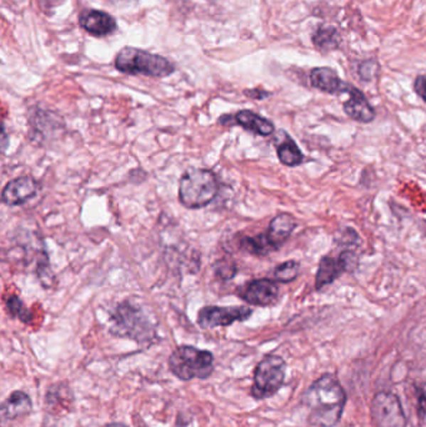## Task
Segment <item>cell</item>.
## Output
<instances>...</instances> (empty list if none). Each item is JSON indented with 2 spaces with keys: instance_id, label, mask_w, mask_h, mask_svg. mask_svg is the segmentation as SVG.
Returning <instances> with one entry per match:
<instances>
[{
  "instance_id": "52a82bcc",
  "label": "cell",
  "mask_w": 426,
  "mask_h": 427,
  "mask_svg": "<svg viewBox=\"0 0 426 427\" xmlns=\"http://www.w3.org/2000/svg\"><path fill=\"white\" fill-rule=\"evenodd\" d=\"M371 416L378 427H405V412L395 394L378 392L371 402Z\"/></svg>"
},
{
  "instance_id": "30bf717a",
  "label": "cell",
  "mask_w": 426,
  "mask_h": 427,
  "mask_svg": "<svg viewBox=\"0 0 426 427\" xmlns=\"http://www.w3.org/2000/svg\"><path fill=\"white\" fill-rule=\"evenodd\" d=\"M39 184L33 176L24 175L16 178L6 184L1 193V201L8 206H18L26 204L31 198L36 195Z\"/></svg>"
},
{
  "instance_id": "e0dca14e",
  "label": "cell",
  "mask_w": 426,
  "mask_h": 427,
  "mask_svg": "<svg viewBox=\"0 0 426 427\" xmlns=\"http://www.w3.org/2000/svg\"><path fill=\"white\" fill-rule=\"evenodd\" d=\"M343 271H345V265L341 261V259L329 258V256L324 258L319 265L318 274L315 279L316 288L320 290L324 286L330 285Z\"/></svg>"
},
{
  "instance_id": "7a4b0ae2",
  "label": "cell",
  "mask_w": 426,
  "mask_h": 427,
  "mask_svg": "<svg viewBox=\"0 0 426 427\" xmlns=\"http://www.w3.org/2000/svg\"><path fill=\"white\" fill-rule=\"evenodd\" d=\"M219 193L214 171L203 168L185 170L179 180V201L186 209L196 210L209 205Z\"/></svg>"
},
{
  "instance_id": "d6986e66",
  "label": "cell",
  "mask_w": 426,
  "mask_h": 427,
  "mask_svg": "<svg viewBox=\"0 0 426 427\" xmlns=\"http://www.w3.org/2000/svg\"><path fill=\"white\" fill-rule=\"evenodd\" d=\"M299 270H300V266L298 263L287 261V263L280 264L279 266H277L272 275L279 283H287L298 278Z\"/></svg>"
},
{
  "instance_id": "5b68a950",
  "label": "cell",
  "mask_w": 426,
  "mask_h": 427,
  "mask_svg": "<svg viewBox=\"0 0 426 427\" xmlns=\"http://www.w3.org/2000/svg\"><path fill=\"white\" fill-rule=\"evenodd\" d=\"M169 369L181 381L206 380L214 371V355L194 346H179L170 355Z\"/></svg>"
},
{
  "instance_id": "484cf974",
  "label": "cell",
  "mask_w": 426,
  "mask_h": 427,
  "mask_svg": "<svg viewBox=\"0 0 426 427\" xmlns=\"http://www.w3.org/2000/svg\"><path fill=\"white\" fill-rule=\"evenodd\" d=\"M103 427H128L127 425H124L122 422H110V423H107L105 426Z\"/></svg>"
},
{
  "instance_id": "5bb4252c",
  "label": "cell",
  "mask_w": 426,
  "mask_h": 427,
  "mask_svg": "<svg viewBox=\"0 0 426 427\" xmlns=\"http://www.w3.org/2000/svg\"><path fill=\"white\" fill-rule=\"evenodd\" d=\"M79 24L84 31L94 36H109L117 29V21H114L113 16L99 11H84L79 19Z\"/></svg>"
},
{
  "instance_id": "277c9868",
  "label": "cell",
  "mask_w": 426,
  "mask_h": 427,
  "mask_svg": "<svg viewBox=\"0 0 426 427\" xmlns=\"http://www.w3.org/2000/svg\"><path fill=\"white\" fill-rule=\"evenodd\" d=\"M115 67L119 72L130 75L151 77H169L175 70L173 63L164 57L145 52L137 48H124L115 58Z\"/></svg>"
},
{
  "instance_id": "d4e9b609",
  "label": "cell",
  "mask_w": 426,
  "mask_h": 427,
  "mask_svg": "<svg viewBox=\"0 0 426 427\" xmlns=\"http://www.w3.org/2000/svg\"><path fill=\"white\" fill-rule=\"evenodd\" d=\"M245 94H247V97L255 99H262L267 97V93L260 92V90H250V92H245Z\"/></svg>"
},
{
  "instance_id": "6da1fadb",
  "label": "cell",
  "mask_w": 426,
  "mask_h": 427,
  "mask_svg": "<svg viewBox=\"0 0 426 427\" xmlns=\"http://www.w3.org/2000/svg\"><path fill=\"white\" fill-rule=\"evenodd\" d=\"M346 394L336 376L325 374L314 381L304 395L309 420L314 426L334 427L344 411Z\"/></svg>"
},
{
  "instance_id": "7402d4cb",
  "label": "cell",
  "mask_w": 426,
  "mask_h": 427,
  "mask_svg": "<svg viewBox=\"0 0 426 427\" xmlns=\"http://www.w3.org/2000/svg\"><path fill=\"white\" fill-rule=\"evenodd\" d=\"M216 276L223 279V280H230L234 278L236 274V265L233 261H225L221 260L215 265Z\"/></svg>"
},
{
  "instance_id": "8992f818",
  "label": "cell",
  "mask_w": 426,
  "mask_h": 427,
  "mask_svg": "<svg viewBox=\"0 0 426 427\" xmlns=\"http://www.w3.org/2000/svg\"><path fill=\"white\" fill-rule=\"evenodd\" d=\"M285 361L280 356H265L254 371L252 396L257 400H264L275 395L285 380Z\"/></svg>"
},
{
  "instance_id": "9c48e42d",
  "label": "cell",
  "mask_w": 426,
  "mask_h": 427,
  "mask_svg": "<svg viewBox=\"0 0 426 427\" xmlns=\"http://www.w3.org/2000/svg\"><path fill=\"white\" fill-rule=\"evenodd\" d=\"M239 298L245 303L255 306H269L277 301L279 288L277 283L269 279H259L247 283L238 290Z\"/></svg>"
},
{
  "instance_id": "4316f807",
  "label": "cell",
  "mask_w": 426,
  "mask_h": 427,
  "mask_svg": "<svg viewBox=\"0 0 426 427\" xmlns=\"http://www.w3.org/2000/svg\"><path fill=\"white\" fill-rule=\"evenodd\" d=\"M114 3H118V1H122V0H112Z\"/></svg>"
},
{
  "instance_id": "44dd1931",
  "label": "cell",
  "mask_w": 426,
  "mask_h": 427,
  "mask_svg": "<svg viewBox=\"0 0 426 427\" xmlns=\"http://www.w3.org/2000/svg\"><path fill=\"white\" fill-rule=\"evenodd\" d=\"M335 36L336 31L333 29H320V31L314 36V44H316L319 48H331L334 47Z\"/></svg>"
},
{
  "instance_id": "ac0fdd59",
  "label": "cell",
  "mask_w": 426,
  "mask_h": 427,
  "mask_svg": "<svg viewBox=\"0 0 426 427\" xmlns=\"http://www.w3.org/2000/svg\"><path fill=\"white\" fill-rule=\"evenodd\" d=\"M277 158L287 166H298L303 163L304 156L293 140L288 139L277 146Z\"/></svg>"
},
{
  "instance_id": "3957f363",
  "label": "cell",
  "mask_w": 426,
  "mask_h": 427,
  "mask_svg": "<svg viewBox=\"0 0 426 427\" xmlns=\"http://www.w3.org/2000/svg\"><path fill=\"white\" fill-rule=\"evenodd\" d=\"M110 333L119 337H128L138 344H151L156 331L144 311L130 301L119 305L110 315Z\"/></svg>"
},
{
  "instance_id": "cb8c5ba5",
  "label": "cell",
  "mask_w": 426,
  "mask_h": 427,
  "mask_svg": "<svg viewBox=\"0 0 426 427\" xmlns=\"http://www.w3.org/2000/svg\"><path fill=\"white\" fill-rule=\"evenodd\" d=\"M414 88L417 95L426 102V77H419L415 80Z\"/></svg>"
},
{
  "instance_id": "ffe728a7",
  "label": "cell",
  "mask_w": 426,
  "mask_h": 427,
  "mask_svg": "<svg viewBox=\"0 0 426 427\" xmlns=\"http://www.w3.org/2000/svg\"><path fill=\"white\" fill-rule=\"evenodd\" d=\"M6 308L9 310V314L13 318L21 320L24 324H29L31 321V314L29 310L26 309V305L21 301V298L13 295L6 300Z\"/></svg>"
},
{
  "instance_id": "ba28073f",
  "label": "cell",
  "mask_w": 426,
  "mask_h": 427,
  "mask_svg": "<svg viewBox=\"0 0 426 427\" xmlns=\"http://www.w3.org/2000/svg\"><path fill=\"white\" fill-rule=\"evenodd\" d=\"M252 315V310L247 306H206L198 314V324L203 329H214L247 321Z\"/></svg>"
},
{
  "instance_id": "4fadbf2b",
  "label": "cell",
  "mask_w": 426,
  "mask_h": 427,
  "mask_svg": "<svg viewBox=\"0 0 426 427\" xmlns=\"http://www.w3.org/2000/svg\"><path fill=\"white\" fill-rule=\"evenodd\" d=\"M295 227H297V222L294 217L290 214H279L277 217L272 219L267 232H264V237L275 252L285 244Z\"/></svg>"
},
{
  "instance_id": "7c38bea8",
  "label": "cell",
  "mask_w": 426,
  "mask_h": 427,
  "mask_svg": "<svg viewBox=\"0 0 426 427\" xmlns=\"http://www.w3.org/2000/svg\"><path fill=\"white\" fill-rule=\"evenodd\" d=\"M33 409V402L31 397L24 391L11 392L6 401L3 402L0 409V417H1V425L6 426L9 422L16 421L19 418L29 415Z\"/></svg>"
},
{
  "instance_id": "9a60e30c",
  "label": "cell",
  "mask_w": 426,
  "mask_h": 427,
  "mask_svg": "<svg viewBox=\"0 0 426 427\" xmlns=\"http://www.w3.org/2000/svg\"><path fill=\"white\" fill-rule=\"evenodd\" d=\"M313 87L329 94L349 93V84L341 82L339 75L330 67H316L310 74Z\"/></svg>"
},
{
  "instance_id": "8fae6325",
  "label": "cell",
  "mask_w": 426,
  "mask_h": 427,
  "mask_svg": "<svg viewBox=\"0 0 426 427\" xmlns=\"http://www.w3.org/2000/svg\"><path fill=\"white\" fill-rule=\"evenodd\" d=\"M219 123L221 125H239L247 131H252L260 136H269L275 129L270 120L262 118L250 110H240L234 117L224 115L219 119Z\"/></svg>"
},
{
  "instance_id": "603a6c76",
  "label": "cell",
  "mask_w": 426,
  "mask_h": 427,
  "mask_svg": "<svg viewBox=\"0 0 426 427\" xmlns=\"http://www.w3.org/2000/svg\"><path fill=\"white\" fill-rule=\"evenodd\" d=\"M415 392L417 397V415L422 420H426V382L417 385Z\"/></svg>"
},
{
  "instance_id": "2e32d148",
  "label": "cell",
  "mask_w": 426,
  "mask_h": 427,
  "mask_svg": "<svg viewBox=\"0 0 426 427\" xmlns=\"http://www.w3.org/2000/svg\"><path fill=\"white\" fill-rule=\"evenodd\" d=\"M349 99L345 102V113L360 123H370L375 118V112L363 93L356 88H350Z\"/></svg>"
}]
</instances>
